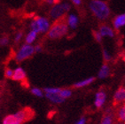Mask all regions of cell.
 Returning a JSON list of instances; mask_svg holds the SVG:
<instances>
[{
  "label": "cell",
  "mask_w": 125,
  "mask_h": 124,
  "mask_svg": "<svg viewBox=\"0 0 125 124\" xmlns=\"http://www.w3.org/2000/svg\"><path fill=\"white\" fill-rule=\"evenodd\" d=\"M90 11L100 21H106L111 14L108 5L102 0H91L89 3Z\"/></svg>",
  "instance_id": "cell-1"
},
{
  "label": "cell",
  "mask_w": 125,
  "mask_h": 124,
  "mask_svg": "<svg viewBox=\"0 0 125 124\" xmlns=\"http://www.w3.org/2000/svg\"><path fill=\"white\" fill-rule=\"evenodd\" d=\"M69 28L67 26V24L66 21L60 20L57 21L51 26V29H49L48 33H47V36L48 38L55 40V39H60L63 36H65L67 33H68Z\"/></svg>",
  "instance_id": "cell-2"
},
{
  "label": "cell",
  "mask_w": 125,
  "mask_h": 124,
  "mask_svg": "<svg viewBox=\"0 0 125 124\" xmlns=\"http://www.w3.org/2000/svg\"><path fill=\"white\" fill-rule=\"evenodd\" d=\"M32 112L29 109H21L12 114L6 115L3 119L2 124H22L29 119Z\"/></svg>",
  "instance_id": "cell-3"
},
{
  "label": "cell",
  "mask_w": 125,
  "mask_h": 124,
  "mask_svg": "<svg viewBox=\"0 0 125 124\" xmlns=\"http://www.w3.org/2000/svg\"><path fill=\"white\" fill-rule=\"evenodd\" d=\"M50 20L43 16L35 17L29 24V28L31 30L36 31L37 34H47L49 29H51Z\"/></svg>",
  "instance_id": "cell-4"
},
{
  "label": "cell",
  "mask_w": 125,
  "mask_h": 124,
  "mask_svg": "<svg viewBox=\"0 0 125 124\" xmlns=\"http://www.w3.org/2000/svg\"><path fill=\"white\" fill-rule=\"evenodd\" d=\"M71 9V5L67 2L63 3H56L52 5L49 12V17L54 21L62 20V18Z\"/></svg>",
  "instance_id": "cell-5"
},
{
  "label": "cell",
  "mask_w": 125,
  "mask_h": 124,
  "mask_svg": "<svg viewBox=\"0 0 125 124\" xmlns=\"http://www.w3.org/2000/svg\"><path fill=\"white\" fill-rule=\"evenodd\" d=\"M35 52H35V46L25 43L24 44H22L18 49V51L14 55V59L16 61L21 62L23 60H27V59H29V58L32 57Z\"/></svg>",
  "instance_id": "cell-6"
},
{
  "label": "cell",
  "mask_w": 125,
  "mask_h": 124,
  "mask_svg": "<svg viewBox=\"0 0 125 124\" xmlns=\"http://www.w3.org/2000/svg\"><path fill=\"white\" fill-rule=\"evenodd\" d=\"M115 106H107L104 111L99 124H115Z\"/></svg>",
  "instance_id": "cell-7"
},
{
  "label": "cell",
  "mask_w": 125,
  "mask_h": 124,
  "mask_svg": "<svg viewBox=\"0 0 125 124\" xmlns=\"http://www.w3.org/2000/svg\"><path fill=\"white\" fill-rule=\"evenodd\" d=\"M106 98H107L106 92L104 90L101 89L99 91H97L94 98V106L97 109H102L106 102Z\"/></svg>",
  "instance_id": "cell-8"
},
{
  "label": "cell",
  "mask_w": 125,
  "mask_h": 124,
  "mask_svg": "<svg viewBox=\"0 0 125 124\" xmlns=\"http://www.w3.org/2000/svg\"><path fill=\"white\" fill-rule=\"evenodd\" d=\"M125 102V86L119 87L113 95V105L114 106L119 105Z\"/></svg>",
  "instance_id": "cell-9"
},
{
  "label": "cell",
  "mask_w": 125,
  "mask_h": 124,
  "mask_svg": "<svg viewBox=\"0 0 125 124\" xmlns=\"http://www.w3.org/2000/svg\"><path fill=\"white\" fill-rule=\"evenodd\" d=\"M99 33L101 34V36L104 37H110L113 38L115 36V29H113L112 27L106 25V24H102L99 28Z\"/></svg>",
  "instance_id": "cell-10"
},
{
  "label": "cell",
  "mask_w": 125,
  "mask_h": 124,
  "mask_svg": "<svg viewBox=\"0 0 125 124\" xmlns=\"http://www.w3.org/2000/svg\"><path fill=\"white\" fill-rule=\"evenodd\" d=\"M115 115L116 122H125V102L115 106Z\"/></svg>",
  "instance_id": "cell-11"
},
{
  "label": "cell",
  "mask_w": 125,
  "mask_h": 124,
  "mask_svg": "<svg viewBox=\"0 0 125 124\" xmlns=\"http://www.w3.org/2000/svg\"><path fill=\"white\" fill-rule=\"evenodd\" d=\"M27 78V74L23 67H17L13 69V76L12 80L17 82H23Z\"/></svg>",
  "instance_id": "cell-12"
},
{
  "label": "cell",
  "mask_w": 125,
  "mask_h": 124,
  "mask_svg": "<svg viewBox=\"0 0 125 124\" xmlns=\"http://www.w3.org/2000/svg\"><path fill=\"white\" fill-rule=\"evenodd\" d=\"M66 22L70 29H75L79 24V18L75 13H69L66 18Z\"/></svg>",
  "instance_id": "cell-13"
},
{
  "label": "cell",
  "mask_w": 125,
  "mask_h": 124,
  "mask_svg": "<svg viewBox=\"0 0 125 124\" xmlns=\"http://www.w3.org/2000/svg\"><path fill=\"white\" fill-rule=\"evenodd\" d=\"M125 26V13H121L114 18L113 27L114 29L118 30Z\"/></svg>",
  "instance_id": "cell-14"
},
{
  "label": "cell",
  "mask_w": 125,
  "mask_h": 124,
  "mask_svg": "<svg viewBox=\"0 0 125 124\" xmlns=\"http://www.w3.org/2000/svg\"><path fill=\"white\" fill-rule=\"evenodd\" d=\"M111 74V68L108 65L103 64L99 68V72H98V78L103 80V79H106L110 76Z\"/></svg>",
  "instance_id": "cell-15"
},
{
  "label": "cell",
  "mask_w": 125,
  "mask_h": 124,
  "mask_svg": "<svg viewBox=\"0 0 125 124\" xmlns=\"http://www.w3.org/2000/svg\"><path fill=\"white\" fill-rule=\"evenodd\" d=\"M44 96H45V98H47L49 101H51V102L53 103V104H56V105L62 104V103H64L66 100V99H64V98L60 95V93H55V94L45 93Z\"/></svg>",
  "instance_id": "cell-16"
},
{
  "label": "cell",
  "mask_w": 125,
  "mask_h": 124,
  "mask_svg": "<svg viewBox=\"0 0 125 124\" xmlns=\"http://www.w3.org/2000/svg\"><path fill=\"white\" fill-rule=\"evenodd\" d=\"M95 78L94 77H88V78H85L83 80H81V81L76 82L75 83H74V87L75 89H82V88H85L87 86L91 85L92 83H93Z\"/></svg>",
  "instance_id": "cell-17"
},
{
  "label": "cell",
  "mask_w": 125,
  "mask_h": 124,
  "mask_svg": "<svg viewBox=\"0 0 125 124\" xmlns=\"http://www.w3.org/2000/svg\"><path fill=\"white\" fill-rule=\"evenodd\" d=\"M37 36H38V34L36 33V31L30 29V30L28 32V34H26V36H25V37H24L25 43H29V44H33L36 41V39H37Z\"/></svg>",
  "instance_id": "cell-18"
},
{
  "label": "cell",
  "mask_w": 125,
  "mask_h": 124,
  "mask_svg": "<svg viewBox=\"0 0 125 124\" xmlns=\"http://www.w3.org/2000/svg\"><path fill=\"white\" fill-rule=\"evenodd\" d=\"M60 95L64 99H67L69 98L71 96H72V90L71 89H67V88H61V91L60 92Z\"/></svg>",
  "instance_id": "cell-19"
},
{
  "label": "cell",
  "mask_w": 125,
  "mask_h": 124,
  "mask_svg": "<svg viewBox=\"0 0 125 124\" xmlns=\"http://www.w3.org/2000/svg\"><path fill=\"white\" fill-rule=\"evenodd\" d=\"M30 91H31V93L34 96H36L37 98H42V97L44 96V91H43V90H42V89H40V88H37V87H33V88H31L30 89Z\"/></svg>",
  "instance_id": "cell-20"
},
{
  "label": "cell",
  "mask_w": 125,
  "mask_h": 124,
  "mask_svg": "<svg viewBox=\"0 0 125 124\" xmlns=\"http://www.w3.org/2000/svg\"><path fill=\"white\" fill-rule=\"evenodd\" d=\"M102 55H103V60L105 62H110L112 60V55L109 52V51H107L106 49H103Z\"/></svg>",
  "instance_id": "cell-21"
},
{
  "label": "cell",
  "mask_w": 125,
  "mask_h": 124,
  "mask_svg": "<svg viewBox=\"0 0 125 124\" xmlns=\"http://www.w3.org/2000/svg\"><path fill=\"white\" fill-rule=\"evenodd\" d=\"M93 37L95 39V41H97L98 43H100L102 39H103V36H101V34L99 33V31H93Z\"/></svg>",
  "instance_id": "cell-22"
},
{
  "label": "cell",
  "mask_w": 125,
  "mask_h": 124,
  "mask_svg": "<svg viewBox=\"0 0 125 124\" xmlns=\"http://www.w3.org/2000/svg\"><path fill=\"white\" fill-rule=\"evenodd\" d=\"M5 78L12 79V76H13V69H12V68H6L5 71Z\"/></svg>",
  "instance_id": "cell-23"
},
{
  "label": "cell",
  "mask_w": 125,
  "mask_h": 124,
  "mask_svg": "<svg viewBox=\"0 0 125 124\" xmlns=\"http://www.w3.org/2000/svg\"><path fill=\"white\" fill-rule=\"evenodd\" d=\"M9 43V37L8 36H3L0 38V46H6Z\"/></svg>",
  "instance_id": "cell-24"
},
{
  "label": "cell",
  "mask_w": 125,
  "mask_h": 124,
  "mask_svg": "<svg viewBox=\"0 0 125 124\" xmlns=\"http://www.w3.org/2000/svg\"><path fill=\"white\" fill-rule=\"evenodd\" d=\"M22 38H23V33H22V32H21V31H19V32H17V33L15 34L14 42H15V43H19V42H21V41Z\"/></svg>",
  "instance_id": "cell-25"
},
{
  "label": "cell",
  "mask_w": 125,
  "mask_h": 124,
  "mask_svg": "<svg viewBox=\"0 0 125 124\" xmlns=\"http://www.w3.org/2000/svg\"><path fill=\"white\" fill-rule=\"evenodd\" d=\"M86 122H87L86 118H85V117H81V118L75 122V124H86Z\"/></svg>",
  "instance_id": "cell-26"
},
{
  "label": "cell",
  "mask_w": 125,
  "mask_h": 124,
  "mask_svg": "<svg viewBox=\"0 0 125 124\" xmlns=\"http://www.w3.org/2000/svg\"><path fill=\"white\" fill-rule=\"evenodd\" d=\"M42 51H43L42 45H40V44H36V45H35V52H41Z\"/></svg>",
  "instance_id": "cell-27"
},
{
  "label": "cell",
  "mask_w": 125,
  "mask_h": 124,
  "mask_svg": "<svg viewBox=\"0 0 125 124\" xmlns=\"http://www.w3.org/2000/svg\"><path fill=\"white\" fill-rule=\"evenodd\" d=\"M72 2L73 5H76V6H79V5H82V0H70Z\"/></svg>",
  "instance_id": "cell-28"
},
{
  "label": "cell",
  "mask_w": 125,
  "mask_h": 124,
  "mask_svg": "<svg viewBox=\"0 0 125 124\" xmlns=\"http://www.w3.org/2000/svg\"><path fill=\"white\" fill-rule=\"evenodd\" d=\"M59 0H44V2L46 3V4H48V5H55L56 3L58 2Z\"/></svg>",
  "instance_id": "cell-29"
},
{
  "label": "cell",
  "mask_w": 125,
  "mask_h": 124,
  "mask_svg": "<svg viewBox=\"0 0 125 124\" xmlns=\"http://www.w3.org/2000/svg\"><path fill=\"white\" fill-rule=\"evenodd\" d=\"M115 124H125V122H116Z\"/></svg>",
  "instance_id": "cell-30"
},
{
  "label": "cell",
  "mask_w": 125,
  "mask_h": 124,
  "mask_svg": "<svg viewBox=\"0 0 125 124\" xmlns=\"http://www.w3.org/2000/svg\"><path fill=\"white\" fill-rule=\"evenodd\" d=\"M124 86H125V78H124Z\"/></svg>",
  "instance_id": "cell-31"
}]
</instances>
